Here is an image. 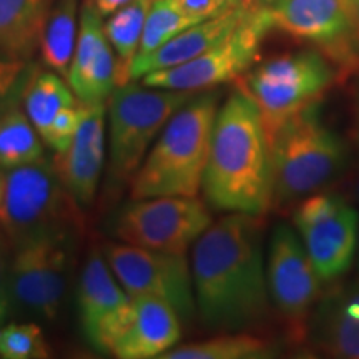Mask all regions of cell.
<instances>
[{"label":"cell","mask_w":359,"mask_h":359,"mask_svg":"<svg viewBox=\"0 0 359 359\" xmlns=\"http://www.w3.org/2000/svg\"><path fill=\"white\" fill-rule=\"evenodd\" d=\"M266 280L273 306L291 330L302 333L320 298L323 280L298 231L288 224H278L269 238Z\"/></svg>","instance_id":"obj_14"},{"label":"cell","mask_w":359,"mask_h":359,"mask_svg":"<svg viewBox=\"0 0 359 359\" xmlns=\"http://www.w3.org/2000/svg\"><path fill=\"white\" fill-rule=\"evenodd\" d=\"M107 103L85 105L82 122L69 148L53 155V168L82 208L95 200L105 165Z\"/></svg>","instance_id":"obj_16"},{"label":"cell","mask_w":359,"mask_h":359,"mask_svg":"<svg viewBox=\"0 0 359 359\" xmlns=\"http://www.w3.org/2000/svg\"><path fill=\"white\" fill-rule=\"evenodd\" d=\"M338 77L320 50L308 48L264 60L245 75L240 88L257 103L269 137L291 116L316 105Z\"/></svg>","instance_id":"obj_7"},{"label":"cell","mask_w":359,"mask_h":359,"mask_svg":"<svg viewBox=\"0 0 359 359\" xmlns=\"http://www.w3.org/2000/svg\"><path fill=\"white\" fill-rule=\"evenodd\" d=\"M79 102L74 90L67 80L62 79V75L53 70L42 72L37 67H34L22 97L25 114L37 128L40 137L62 110L77 105Z\"/></svg>","instance_id":"obj_23"},{"label":"cell","mask_w":359,"mask_h":359,"mask_svg":"<svg viewBox=\"0 0 359 359\" xmlns=\"http://www.w3.org/2000/svg\"><path fill=\"white\" fill-rule=\"evenodd\" d=\"M182 339V318L172 304L156 296H135L128 330L110 354L120 359L160 358Z\"/></svg>","instance_id":"obj_18"},{"label":"cell","mask_w":359,"mask_h":359,"mask_svg":"<svg viewBox=\"0 0 359 359\" xmlns=\"http://www.w3.org/2000/svg\"><path fill=\"white\" fill-rule=\"evenodd\" d=\"M0 356L6 359H45L50 356L47 339L35 323L0 326Z\"/></svg>","instance_id":"obj_27"},{"label":"cell","mask_w":359,"mask_h":359,"mask_svg":"<svg viewBox=\"0 0 359 359\" xmlns=\"http://www.w3.org/2000/svg\"><path fill=\"white\" fill-rule=\"evenodd\" d=\"M273 205L302 201L346 167L343 138L323 122L316 105L299 111L269 135Z\"/></svg>","instance_id":"obj_4"},{"label":"cell","mask_w":359,"mask_h":359,"mask_svg":"<svg viewBox=\"0 0 359 359\" xmlns=\"http://www.w3.org/2000/svg\"><path fill=\"white\" fill-rule=\"evenodd\" d=\"M83 111L85 103L82 102L62 110L42 135V140L45 145L50 147L55 154L67 150L72 140H74L75 133H77L80 122H82Z\"/></svg>","instance_id":"obj_29"},{"label":"cell","mask_w":359,"mask_h":359,"mask_svg":"<svg viewBox=\"0 0 359 359\" xmlns=\"http://www.w3.org/2000/svg\"><path fill=\"white\" fill-rule=\"evenodd\" d=\"M206 205L263 217L273 206L268 132L248 93L238 88L218 109L203 185Z\"/></svg>","instance_id":"obj_2"},{"label":"cell","mask_w":359,"mask_h":359,"mask_svg":"<svg viewBox=\"0 0 359 359\" xmlns=\"http://www.w3.org/2000/svg\"><path fill=\"white\" fill-rule=\"evenodd\" d=\"M32 72L34 65L29 60L0 53V118L15 105H20Z\"/></svg>","instance_id":"obj_28"},{"label":"cell","mask_w":359,"mask_h":359,"mask_svg":"<svg viewBox=\"0 0 359 359\" xmlns=\"http://www.w3.org/2000/svg\"><path fill=\"white\" fill-rule=\"evenodd\" d=\"M82 333L97 351L111 353L133 316V298L111 271L102 250H93L83 263L77 286Z\"/></svg>","instance_id":"obj_15"},{"label":"cell","mask_w":359,"mask_h":359,"mask_svg":"<svg viewBox=\"0 0 359 359\" xmlns=\"http://www.w3.org/2000/svg\"><path fill=\"white\" fill-rule=\"evenodd\" d=\"M173 2L188 19L203 22L230 11L233 7L241 6L245 4V0H173Z\"/></svg>","instance_id":"obj_30"},{"label":"cell","mask_w":359,"mask_h":359,"mask_svg":"<svg viewBox=\"0 0 359 359\" xmlns=\"http://www.w3.org/2000/svg\"><path fill=\"white\" fill-rule=\"evenodd\" d=\"M275 2H278V0H255L253 4H257V6H271Z\"/></svg>","instance_id":"obj_34"},{"label":"cell","mask_w":359,"mask_h":359,"mask_svg":"<svg viewBox=\"0 0 359 359\" xmlns=\"http://www.w3.org/2000/svg\"><path fill=\"white\" fill-rule=\"evenodd\" d=\"M269 30L268 8L251 4L240 25L222 42L185 64L151 72L142 79L147 87L201 92L228 83L246 74L258 60L259 47Z\"/></svg>","instance_id":"obj_8"},{"label":"cell","mask_w":359,"mask_h":359,"mask_svg":"<svg viewBox=\"0 0 359 359\" xmlns=\"http://www.w3.org/2000/svg\"><path fill=\"white\" fill-rule=\"evenodd\" d=\"M43 140L20 105L0 118V168L11 170L40 161Z\"/></svg>","instance_id":"obj_25"},{"label":"cell","mask_w":359,"mask_h":359,"mask_svg":"<svg viewBox=\"0 0 359 359\" xmlns=\"http://www.w3.org/2000/svg\"><path fill=\"white\" fill-rule=\"evenodd\" d=\"M251 4H241L230 11L219 13L212 19L198 22V24L188 27V29L175 35L167 43L161 45L150 55L135 60L132 67V80H140L151 72L172 69L190 62L201 53L217 45L218 42L230 35L240 25L248 13Z\"/></svg>","instance_id":"obj_19"},{"label":"cell","mask_w":359,"mask_h":359,"mask_svg":"<svg viewBox=\"0 0 359 359\" xmlns=\"http://www.w3.org/2000/svg\"><path fill=\"white\" fill-rule=\"evenodd\" d=\"M262 217L228 213L193 245L196 314L210 331H246L269 313Z\"/></svg>","instance_id":"obj_1"},{"label":"cell","mask_w":359,"mask_h":359,"mask_svg":"<svg viewBox=\"0 0 359 359\" xmlns=\"http://www.w3.org/2000/svg\"><path fill=\"white\" fill-rule=\"evenodd\" d=\"M276 356V348L266 339L246 331L222 333L200 343L175 346L161 359H266Z\"/></svg>","instance_id":"obj_24"},{"label":"cell","mask_w":359,"mask_h":359,"mask_svg":"<svg viewBox=\"0 0 359 359\" xmlns=\"http://www.w3.org/2000/svg\"><path fill=\"white\" fill-rule=\"evenodd\" d=\"M198 92L127 83L115 87L109 102V182H132L175 111Z\"/></svg>","instance_id":"obj_6"},{"label":"cell","mask_w":359,"mask_h":359,"mask_svg":"<svg viewBox=\"0 0 359 359\" xmlns=\"http://www.w3.org/2000/svg\"><path fill=\"white\" fill-rule=\"evenodd\" d=\"M264 7L273 29L311 43L339 77L359 70V35L346 0H278Z\"/></svg>","instance_id":"obj_10"},{"label":"cell","mask_w":359,"mask_h":359,"mask_svg":"<svg viewBox=\"0 0 359 359\" xmlns=\"http://www.w3.org/2000/svg\"><path fill=\"white\" fill-rule=\"evenodd\" d=\"M53 0H0V53L30 60L40 50Z\"/></svg>","instance_id":"obj_20"},{"label":"cell","mask_w":359,"mask_h":359,"mask_svg":"<svg viewBox=\"0 0 359 359\" xmlns=\"http://www.w3.org/2000/svg\"><path fill=\"white\" fill-rule=\"evenodd\" d=\"M358 140H359V90H358Z\"/></svg>","instance_id":"obj_37"},{"label":"cell","mask_w":359,"mask_h":359,"mask_svg":"<svg viewBox=\"0 0 359 359\" xmlns=\"http://www.w3.org/2000/svg\"><path fill=\"white\" fill-rule=\"evenodd\" d=\"M218 109L217 93H195L175 111L132 178L130 198L198 196Z\"/></svg>","instance_id":"obj_3"},{"label":"cell","mask_w":359,"mask_h":359,"mask_svg":"<svg viewBox=\"0 0 359 359\" xmlns=\"http://www.w3.org/2000/svg\"><path fill=\"white\" fill-rule=\"evenodd\" d=\"M154 0H132L103 24L116 57V87L132 82V67L140 48L143 27Z\"/></svg>","instance_id":"obj_21"},{"label":"cell","mask_w":359,"mask_h":359,"mask_svg":"<svg viewBox=\"0 0 359 359\" xmlns=\"http://www.w3.org/2000/svg\"><path fill=\"white\" fill-rule=\"evenodd\" d=\"M358 251H359V243H358Z\"/></svg>","instance_id":"obj_38"},{"label":"cell","mask_w":359,"mask_h":359,"mask_svg":"<svg viewBox=\"0 0 359 359\" xmlns=\"http://www.w3.org/2000/svg\"><path fill=\"white\" fill-rule=\"evenodd\" d=\"M0 228L13 250L42 238H75L83 230L82 206L58 178L52 160L4 170Z\"/></svg>","instance_id":"obj_5"},{"label":"cell","mask_w":359,"mask_h":359,"mask_svg":"<svg viewBox=\"0 0 359 359\" xmlns=\"http://www.w3.org/2000/svg\"><path fill=\"white\" fill-rule=\"evenodd\" d=\"M309 338L331 358L359 359V280L334 286L309 314Z\"/></svg>","instance_id":"obj_17"},{"label":"cell","mask_w":359,"mask_h":359,"mask_svg":"<svg viewBox=\"0 0 359 359\" xmlns=\"http://www.w3.org/2000/svg\"><path fill=\"white\" fill-rule=\"evenodd\" d=\"M8 271H11V266H7L6 263V250H4V241L0 238V326H2V323L8 313V308H11Z\"/></svg>","instance_id":"obj_31"},{"label":"cell","mask_w":359,"mask_h":359,"mask_svg":"<svg viewBox=\"0 0 359 359\" xmlns=\"http://www.w3.org/2000/svg\"><path fill=\"white\" fill-rule=\"evenodd\" d=\"M195 24L198 22L188 19L185 13L175 6L173 0H154L150 11H148L140 48H138L135 60L150 55L175 35Z\"/></svg>","instance_id":"obj_26"},{"label":"cell","mask_w":359,"mask_h":359,"mask_svg":"<svg viewBox=\"0 0 359 359\" xmlns=\"http://www.w3.org/2000/svg\"><path fill=\"white\" fill-rule=\"evenodd\" d=\"M354 195H356V200L359 201V175L356 178V183H354Z\"/></svg>","instance_id":"obj_36"},{"label":"cell","mask_w":359,"mask_h":359,"mask_svg":"<svg viewBox=\"0 0 359 359\" xmlns=\"http://www.w3.org/2000/svg\"><path fill=\"white\" fill-rule=\"evenodd\" d=\"M102 251L116 280L132 298L156 296L172 304L182 321L193 320L196 299L187 253H167L127 243H107Z\"/></svg>","instance_id":"obj_12"},{"label":"cell","mask_w":359,"mask_h":359,"mask_svg":"<svg viewBox=\"0 0 359 359\" xmlns=\"http://www.w3.org/2000/svg\"><path fill=\"white\" fill-rule=\"evenodd\" d=\"M2 193H4V170L0 168V201H2Z\"/></svg>","instance_id":"obj_35"},{"label":"cell","mask_w":359,"mask_h":359,"mask_svg":"<svg viewBox=\"0 0 359 359\" xmlns=\"http://www.w3.org/2000/svg\"><path fill=\"white\" fill-rule=\"evenodd\" d=\"M93 2H95L97 11L100 12L102 17H109L115 11H118L120 7L127 6L128 2H132V0H93Z\"/></svg>","instance_id":"obj_32"},{"label":"cell","mask_w":359,"mask_h":359,"mask_svg":"<svg viewBox=\"0 0 359 359\" xmlns=\"http://www.w3.org/2000/svg\"><path fill=\"white\" fill-rule=\"evenodd\" d=\"M293 222L323 281L346 275L356 258L359 215L346 200L331 193H314L302 200Z\"/></svg>","instance_id":"obj_11"},{"label":"cell","mask_w":359,"mask_h":359,"mask_svg":"<svg viewBox=\"0 0 359 359\" xmlns=\"http://www.w3.org/2000/svg\"><path fill=\"white\" fill-rule=\"evenodd\" d=\"M75 238H42L15 248L8 271L11 304L43 321H55L69 288Z\"/></svg>","instance_id":"obj_13"},{"label":"cell","mask_w":359,"mask_h":359,"mask_svg":"<svg viewBox=\"0 0 359 359\" xmlns=\"http://www.w3.org/2000/svg\"><path fill=\"white\" fill-rule=\"evenodd\" d=\"M212 223L206 201L198 196L130 198L115 215L114 235L132 246L187 253Z\"/></svg>","instance_id":"obj_9"},{"label":"cell","mask_w":359,"mask_h":359,"mask_svg":"<svg viewBox=\"0 0 359 359\" xmlns=\"http://www.w3.org/2000/svg\"><path fill=\"white\" fill-rule=\"evenodd\" d=\"M80 0H53L45 24L40 53L45 65L67 79L79 39Z\"/></svg>","instance_id":"obj_22"},{"label":"cell","mask_w":359,"mask_h":359,"mask_svg":"<svg viewBox=\"0 0 359 359\" xmlns=\"http://www.w3.org/2000/svg\"><path fill=\"white\" fill-rule=\"evenodd\" d=\"M346 6L349 15H351L354 29H356V32L359 35V0H346Z\"/></svg>","instance_id":"obj_33"}]
</instances>
